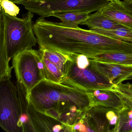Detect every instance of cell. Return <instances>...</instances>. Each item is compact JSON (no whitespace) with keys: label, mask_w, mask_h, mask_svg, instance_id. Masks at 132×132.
Returning a JSON list of instances; mask_svg holds the SVG:
<instances>
[{"label":"cell","mask_w":132,"mask_h":132,"mask_svg":"<svg viewBox=\"0 0 132 132\" xmlns=\"http://www.w3.org/2000/svg\"><path fill=\"white\" fill-rule=\"evenodd\" d=\"M27 98L35 110L72 127L90 107L85 90L47 79L35 86Z\"/></svg>","instance_id":"obj_1"},{"label":"cell","mask_w":132,"mask_h":132,"mask_svg":"<svg viewBox=\"0 0 132 132\" xmlns=\"http://www.w3.org/2000/svg\"><path fill=\"white\" fill-rule=\"evenodd\" d=\"M34 13L28 11L21 18L0 10V81L11 79L9 62L20 52L30 49L37 43L34 30Z\"/></svg>","instance_id":"obj_2"},{"label":"cell","mask_w":132,"mask_h":132,"mask_svg":"<svg viewBox=\"0 0 132 132\" xmlns=\"http://www.w3.org/2000/svg\"><path fill=\"white\" fill-rule=\"evenodd\" d=\"M110 2L109 0H27L22 5L28 11L45 18L66 12H97Z\"/></svg>","instance_id":"obj_3"},{"label":"cell","mask_w":132,"mask_h":132,"mask_svg":"<svg viewBox=\"0 0 132 132\" xmlns=\"http://www.w3.org/2000/svg\"><path fill=\"white\" fill-rule=\"evenodd\" d=\"M17 81L22 86L27 97L31 90L45 79L44 67L38 51L25 50L14 56L12 61Z\"/></svg>","instance_id":"obj_4"},{"label":"cell","mask_w":132,"mask_h":132,"mask_svg":"<svg viewBox=\"0 0 132 132\" xmlns=\"http://www.w3.org/2000/svg\"><path fill=\"white\" fill-rule=\"evenodd\" d=\"M0 82V126L6 132H23L16 86L10 79Z\"/></svg>","instance_id":"obj_5"},{"label":"cell","mask_w":132,"mask_h":132,"mask_svg":"<svg viewBox=\"0 0 132 132\" xmlns=\"http://www.w3.org/2000/svg\"><path fill=\"white\" fill-rule=\"evenodd\" d=\"M60 83L75 86L86 92L97 89L110 90L114 85L93 70L90 64L85 68L79 67L69 55L64 78Z\"/></svg>","instance_id":"obj_6"},{"label":"cell","mask_w":132,"mask_h":132,"mask_svg":"<svg viewBox=\"0 0 132 132\" xmlns=\"http://www.w3.org/2000/svg\"><path fill=\"white\" fill-rule=\"evenodd\" d=\"M38 51L43 64L45 79L61 83L65 75L68 54L42 48H39Z\"/></svg>","instance_id":"obj_7"},{"label":"cell","mask_w":132,"mask_h":132,"mask_svg":"<svg viewBox=\"0 0 132 132\" xmlns=\"http://www.w3.org/2000/svg\"><path fill=\"white\" fill-rule=\"evenodd\" d=\"M28 112L31 132H73L72 127L37 111L29 103Z\"/></svg>","instance_id":"obj_8"},{"label":"cell","mask_w":132,"mask_h":132,"mask_svg":"<svg viewBox=\"0 0 132 132\" xmlns=\"http://www.w3.org/2000/svg\"><path fill=\"white\" fill-rule=\"evenodd\" d=\"M92 68L115 85L122 83L132 74V66L106 63L89 59Z\"/></svg>","instance_id":"obj_9"},{"label":"cell","mask_w":132,"mask_h":132,"mask_svg":"<svg viewBox=\"0 0 132 132\" xmlns=\"http://www.w3.org/2000/svg\"><path fill=\"white\" fill-rule=\"evenodd\" d=\"M110 108L102 106L89 107L84 113L82 119L87 126L88 132H110V127L106 117Z\"/></svg>","instance_id":"obj_10"},{"label":"cell","mask_w":132,"mask_h":132,"mask_svg":"<svg viewBox=\"0 0 132 132\" xmlns=\"http://www.w3.org/2000/svg\"><path fill=\"white\" fill-rule=\"evenodd\" d=\"M86 92L90 100V107L102 106L118 112L123 108L120 98L111 90L97 89Z\"/></svg>","instance_id":"obj_11"},{"label":"cell","mask_w":132,"mask_h":132,"mask_svg":"<svg viewBox=\"0 0 132 132\" xmlns=\"http://www.w3.org/2000/svg\"><path fill=\"white\" fill-rule=\"evenodd\" d=\"M120 2V1L110 2L98 11L120 25L132 30V13L125 9Z\"/></svg>","instance_id":"obj_12"},{"label":"cell","mask_w":132,"mask_h":132,"mask_svg":"<svg viewBox=\"0 0 132 132\" xmlns=\"http://www.w3.org/2000/svg\"><path fill=\"white\" fill-rule=\"evenodd\" d=\"M81 24L87 26L91 30L95 29L114 30L122 27L98 11L89 15L88 18Z\"/></svg>","instance_id":"obj_13"},{"label":"cell","mask_w":132,"mask_h":132,"mask_svg":"<svg viewBox=\"0 0 132 132\" xmlns=\"http://www.w3.org/2000/svg\"><path fill=\"white\" fill-rule=\"evenodd\" d=\"M95 61L123 65H132V54L115 53L99 55L93 58Z\"/></svg>","instance_id":"obj_14"},{"label":"cell","mask_w":132,"mask_h":132,"mask_svg":"<svg viewBox=\"0 0 132 132\" xmlns=\"http://www.w3.org/2000/svg\"><path fill=\"white\" fill-rule=\"evenodd\" d=\"M89 14L81 12H69L54 14L52 16L58 18L62 23L68 26L77 27L88 18Z\"/></svg>","instance_id":"obj_15"},{"label":"cell","mask_w":132,"mask_h":132,"mask_svg":"<svg viewBox=\"0 0 132 132\" xmlns=\"http://www.w3.org/2000/svg\"><path fill=\"white\" fill-rule=\"evenodd\" d=\"M110 90L120 98L124 108L132 110V84L122 82L113 85Z\"/></svg>","instance_id":"obj_16"},{"label":"cell","mask_w":132,"mask_h":132,"mask_svg":"<svg viewBox=\"0 0 132 132\" xmlns=\"http://www.w3.org/2000/svg\"><path fill=\"white\" fill-rule=\"evenodd\" d=\"M118 113V122L112 132H132V110L123 107Z\"/></svg>","instance_id":"obj_17"},{"label":"cell","mask_w":132,"mask_h":132,"mask_svg":"<svg viewBox=\"0 0 132 132\" xmlns=\"http://www.w3.org/2000/svg\"><path fill=\"white\" fill-rule=\"evenodd\" d=\"M91 30L114 39L132 43V30L124 27L114 30L95 29Z\"/></svg>","instance_id":"obj_18"},{"label":"cell","mask_w":132,"mask_h":132,"mask_svg":"<svg viewBox=\"0 0 132 132\" xmlns=\"http://www.w3.org/2000/svg\"><path fill=\"white\" fill-rule=\"evenodd\" d=\"M1 7L4 10L5 13L11 16H16L19 14L20 9L14 3L10 0H2Z\"/></svg>","instance_id":"obj_19"},{"label":"cell","mask_w":132,"mask_h":132,"mask_svg":"<svg viewBox=\"0 0 132 132\" xmlns=\"http://www.w3.org/2000/svg\"><path fill=\"white\" fill-rule=\"evenodd\" d=\"M106 117L110 126H113L114 127H115L118 122L119 119L118 111L113 109H110L106 112Z\"/></svg>","instance_id":"obj_20"},{"label":"cell","mask_w":132,"mask_h":132,"mask_svg":"<svg viewBox=\"0 0 132 132\" xmlns=\"http://www.w3.org/2000/svg\"><path fill=\"white\" fill-rule=\"evenodd\" d=\"M120 3L125 9L132 13V0H130V1L128 3L123 1H121Z\"/></svg>","instance_id":"obj_21"},{"label":"cell","mask_w":132,"mask_h":132,"mask_svg":"<svg viewBox=\"0 0 132 132\" xmlns=\"http://www.w3.org/2000/svg\"><path fill=\"white\" fill-rule=\"evenodd\" d=\"M16 4H22L27 0H10Z\"/></svg>","instance_id":"obj_22"},{"label":"cell","mask_w":132,"mask_h":132,"mask_svg":"<svg viewBox=\"0 0 132 132\" xmlns=\"http://www.w3.org/2000/svg\"><path fill=\"white\" fill-rule=\"evenodd\" d=\"M127 80H132V74L127 77L124 79V81Z\"/></svg>","instance_id":"obj_23"},{"label":"cell","mask_w":132,"mask_h":132,"mask_svg":"<svg viewBox=\"0 0 132 132\" xmlns=\"http://www.w3.org/2000/svg\"><path fill=\"white\" fill-rule=\"evenodd\" d=\"M110 2H119L120 0H109Z\"/></svg>","instance_id":"obj_24"},{"label":"cell","mask_w":132,"mask_h":132,"mask_svg":"<svg viewBox=\"0 0 132 132\" xmlns=\"http://www.w3.org/2000/svg\"><path fill=\"white\" fill-rule=\"evenodd\" d=\"M123 1L128 3V2H129L130 1V0H123Z\"/></svg>","instance_id":"obj_25"},{"label":"cell","mask_w":132,"mask_h":132,"mask_svg":"<svg viewBox=\"0 0 132 132\" xmlns=\"http://www.w3.org/2000/svg\"><path fill=\"white\" fill-rule=\"evenodd\" d=\"M130 66H132V65H130Z\"/></svg>","instance_id":"obj_26"},{"label":"cell","mask_w":132,"mask_h":132,"mask_svg":"<svg viewBox=\"0 0 132 132\" xmlns=\"http://www.w3.org/2000/svg\"><path fill=\"white\" fill-rule=\"evenodd\" d=\"M2 1V0H0V1Z\"/></svg>","instance_id":"obj_27"}]
</instances>
